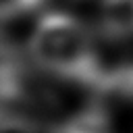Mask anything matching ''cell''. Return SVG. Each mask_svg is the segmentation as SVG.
Listing matches in <instances>:
<instances>
[{
    "label": "cell",
    "instance_id": "cell-1",
    "mask_svg": "<svg viewBox=\"0 0 133 133\" xmlns=\"http://www.w3.org/2000/svg\"><path fill=\"white\" fill-rule=\"evenodd\" d=\"M29 54L37 66L60 79L108 89L110 69L102 64L89 29L69 12H48L37 21Z\"/></svg>",
    "mask_w": 133,
    "mask_h": 133
},
{
    "label": "cell",
    "instance_id": "cell-2",
    "mask_svg": "<svg viewBox=\"0 0 133 133\" xmlns=\"http://www.w3.org/2000/svg\"><path fill=\"white\" fill-rule=\"evenodd\" d=\"M25 64L15 46L0 35V131L19 123L25 98Z\"/></svg>",
    "mask_w": 133,
    "mask_h": 133
},
{
    "label": "cell",
    "instance_id": "cell-3",
    "mask_svg": "<svg viewBox=\"0 0 133 133\" xmlns=\"http://www.w3.org/2000/svg\"><path fill=\"white\" fill-rule=\"evenodd\" d=\"M52 133H112V127L100 106H89L58 123Z\"/></svg>",
    "mask_w": 133,
    "mask_h": 133
},
{
    "label": "cell",
    "instance_id": "cell-4",
    "mask_svg": "<svg viewBox=\"0 0 133 133\" xmlns=\"http://www.w3.org/2000/svg\"><path fill=\"white\" fill-rule=\"evenodd\" d=\"M44 2L46 0H0V21L17 17V15H25Z\"/></svg>",
    "mask_w": 133,
    "mask_h": 133
}]
</instances>
